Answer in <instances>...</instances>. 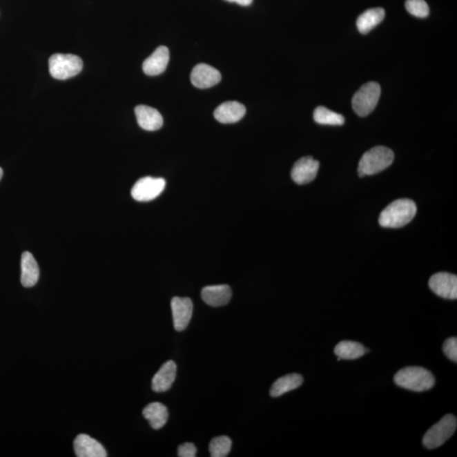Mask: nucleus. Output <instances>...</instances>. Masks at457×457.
I'll list each match as a JSON object with an SVG mask.
<instances>
[{"label": "nucleus", "mask_w": 457, "mask_h": 457, "mask_svg": "<svg viewBox=\"0 0 457 457\" xmlns=\"http://www.w3.org/2000/svg\"><path fill=\"white\" fill-rule=\"evenodd\" d=\"M417 213V206L410 200H398L381 212L378 223L385 228H400L407 226L414 220Z\"/></svg>", "instance_id": "f257e3e1"}, {"label": "nucleus", "mask_w": 457, "mask_h": 457, "mask_svg": "<svg viewBox=\"0 0 457 457\" xmlns=\"http://www.w3.org/2000/svg\"><path fill=\"white\" fill-rule=\"evenodd\" d=\"M394 381L398 387L416 392L429 391L436 384L432 373L421 367L400 369L396 373Z\"/></svg>", "instance_id": "f03ea898"}, {"label": "nucleus", "mask_w": 457, "mask_h": 457, "mask_svg": "<svg viewBox=\"0 0 457 457\" xmlns=\"http://www.w3.org/2000/svg\"><path fill=\"white\" fill-rule=\"evenodd\" d=\"M394 158V153L391 149L384 146H377L362 155L358 164V174L365 176L380 173L391 166Z\"/></svg>", "instance_id": "7ed1b4c3"}, {"label": "nucleus", "mask_w": 457, "mask_h": 457, "mask_svg": "<svg viewBox=\"0 0 457 457\" xmlns=\"http://www.w3.org/2000/svg\"><path fill=\"white\" fill-rule=\"evenodd\" d=\"M48 66L50 75L55 79L67 80L81 72L84 62L77 55L56 54L51 56Z\"/></svg>", "instance_id": "20e7f679"}, {"label": "nucleus", "mask_w": 457, "mask_h": 457, "mask_svg": "<svg viewBox=\"0 0 457 457\" xmlns=\"http://www.w3.org/2000/svg\"><path fill=\"white\" fill-rule=\"evenodd\" d=\"M381 95L380 85L377 82H368L355 93L352 99V108L356 114L365 117L377 106Z\"/></svg>", "instance_id": "39448f33"}, {"label": "nucleus", "mask_w": 457, "mask_h": 457, "mask_svg": "<svg viewBox=\"0 0 457 457\" xmlns=\"http://www.w3.org/2000/svg\"><path fill=\"white\" fill-rule=\"evenodd\" d=\"M457 420L454 415L445 416L436 425L431 427L423 437L422 444L426 448L440 447L454 434Z\"/></svg>", "instance_id": "423d86ee"}, {"label": "nucleus", "mask_w": 457, "mask_h": 457, "mask_svg": "<svg viewBox=\"0 0 457 457\" xmlns=\"http://www.w3.org/2000/svg\"><path fill=\"white\" fill-rule=\"evenodd\" d=\"M166 182L163 178L147 177L138 179L132 189V196L138 202H149L155 200L166 188Z\"/></svg>", "instance_id": "0eeeda50"}, {"label": "nucleus", "mask_w": 457, "mask_h": 457, "mask_svg": "<svg viewBox=\"0 0 457 457\" xmlns=\"http://www.w3.org/2000/svg\"><path fill=\"white\" fill-rule=\"evenodd\" d=\"M431 290L442 298H457V277L452 273L440 272L431 277L429 282Z\"/></svg>", "instance_id": "6e6552de"}, {"label": "nucleus", "mask_w": 457, "mask_h": 457, "mask_svg": "<svg viewBox=\"0 0 457 457\" xmlns=\"http://www.w3.org/2000/svg\"><path fill=\"white\" fill-rule=\"evenodd\" d=\"M172 315L176 331H183L188 326L193 317V303L188 298L175 297L171 300Z\"/></svg>", "instance_id": "1a4fd4ad"}, {"label": "nucleus", "mask_w": 457, "mask_h": 457, "mask_svg": "<svg viewBox=\"0 0 457 457\" xmlns=\"http://www.w3.org/2000/svg\"><path fill=\"white\" fill-rule=\"evenodd\" d=\"M320 162L313 157H304L295 163L291 170V178L298 185L309 184L316 178Z\"/></svg>", "instance_id": "9d476101"}, {"label": "nucleus", "mask_w": 457, "mask_h": 457, "mask_svg": "<svg viewBox=\"0 0 457 457\" xmlns=\"http://www.w3.org/2000/svg\"><path fill=\"white\" fill-rule=\"evenodd\" d=\"M221 80V74L218 70L206 64H198L195 66L191 81L195 87L201 89L209 88L218 84Z\"/></svg>", "instance_id": "9b49d317"}, {"label": "nucleus", "mask_w": 457, "mask_h": 457, "mask_svg": "<svg viewBox=\"0 0 457 457\" xmlns=\"http://www.w3.org/2000/svg\"><path fill=\"white\" fill-rule=\"evenodd\" d=\"M74 451L78 457H106L107 452L102 445L87 434H79L74 440Z\"/></svg>", "instance_id": "f8f14e48"}, {"label": "nucleus", "mask_w": 457, "mask_h": 457, "mask_svg": "<svg viewBox=\"0 0 457 457\" xmlns=\"http://www.w3.org/2000/svg\"><path fill=\"white\" fill-rule=\"evenodd\" d=\"M138 125L148 132H155L163 126V117L156 108L147 106H138L135 108Z\"/></svg>", "instance_id": "ddd939ff"}, {"label": "nucleus", "mask_w": 457, "mask_h": 457, "mask_svg": "<svg viewBox=\"0 0 457 457\" xmlns=\"http://www.w3.org/2000/svg\"><path fill=\"white\" fill-rule=\"evenodd\" d=\"M170 61V52L166 46H160L146 59L142 70L148 76H158L166 70Z\"/></svg>", "instance_id": "4468645a"}, {"label": "nucleus", "mask_w": 457, "mask_h": 457, "mask_svg": "<svg viewBox=\"0 0 457 457\" xmlns=\"http://www.w3.org/2000/svg\"><path fill=\"white\" fill-rule=\"evenodd\" d=\"M176 371H177V366L174 361H168L164 363L153 378V391L157 393L168 391L175 380Z\"/></svg>", "instance_id": "2eb2a0df"}, {"label": "nucleus", "mask_w": 457, "mask_h": 457, "mask_svg": "<svg viewBox=\"0 0 457 457\" xmlns=\"http://www.w3.org/2000/svg\"><path fill=\"white\" fill-rule=\"evenodd\" d=\"M245 114V106L237 101H228L220 104L213 113L217 121L223 124H232L241 121Z\"/></svg>", "instance_id": "dca6fc26"}, {"label": "nucleus", "mask_w": 457, "mask_h": 457, "mask_svg": "<svg viewBox=\"0 0 457 457\" xmlns=\"http://www.w3.org/2000/svg\"><path fill=\"white\" fill-rule=\"evenodd\" d=\"M232 297L231 287L227 284L206 286L202 290V298L211 307H221L228 304Z\"/></svg>", "instance_id": "f3484780"}, {"label": "nucleus", "mask_w": 457, "mask_h": 457, "mask_svg": "<svg viewBox=\"0 0 457 457\" xmlns=\"http://www.w3.org/2000/svg\"><path fill=\"white\" fill-rule=\"evenodd\" d=\"M21 282L24 287H32L39 282V267L32 254L29 252L22 253Z\"/></svg>", "instance_id": "a211bd4d"}, {"label": "nucleus", "mask_w": 457, "mask_h": 457, "mask_svg": "<svg viewBox=\"0 0 457 457\" xmlns=\"http://www.w3.org/2000/svg\"><path fill=\"white\" fill-rule=\"evenodd\" d=\"M142 414L153 429H162L166 425L168 418L166 407L159 402L148 405L142 411Z\"/></svg>", "instance_id": "6ab92c4d"}, {"label": "nucleus", "mask_w": 457, "mask_h": 457, "mask_svg": "<svg viewBox=\"0 0 457 457\" xmlns=\"http://www.w3.org/2000/svg\"><path fill=\"white\" fill-rule=\"evenodd\" d=\"M385 17V12L383 8H373L366 10L358 18L357 27L358 31L362 35H367L371 30L380 24Z\"/></svg>", "instance_id": "aec40b11"}, {"label": "nucleus", "mask_w": 457, "mask_h": 457, "mask_svg": "<svg viewBox=\"0 0 457 457\" xmlns=\"http://www.w3.org/2000/svg\"><path fill=\"white\" fill-rule=\"evenodd\" d=\"M302 383L303 378L300 374H288V376L278 378L273 383L271 389V396L272 397H279L299 388Z\"/></svg>", "instance_id": "412c9836"}, {"label": "nucleus", "mask_w": 457, "mask_h": 457, "mask_svg": "<svg viewBox=\"0 0 457 457\" xmlns=\"http://www.w3.org/2000/svg\"><path fill=\"white\" fill-rule=\"evenodd\" d=\"M335 353L340 359L346 360H354L362 358L366 353L365 347L362 344L355 342H342L335 348Z\"/></svg>", "instance_id": "4be33fe9"}, {"label": "nucleus", "mask_w": 457, "mask_h": 457, "mask_svg": "<svg viewBox=\"0 0 457 457\" xmlns=\"http://www.w3.org/2000/svg\"><path fill=\"white\" fill-rule=\"evenodd\" d=\"M313 119L320 125L342 126L344 123V116L329 108L320 106L314 110Z\"/></svg>", "instance_id": "5701e85b"}, {"label": "nucleus", "mask_w": 457, "mask_h": 457, "mask_svg": "<svg viewBox=\"0 0 457 457\" xmlns=\"http://www.w3.org/2000/svg\"><path fill=\"white\" fill-rule=\"evenodd\" d=\"M232 441L227 436H220L213 439L209 444V452L212 457H226L230 453Z\"/></svg>", "instance_id": "b1692460"}, {"label": "nucleus", "mask_w": 457, "mask_h": 457, "mask_svg": "<svg viewBox=\"0 0 457 457\" xmlns=\"http://www.w3.org/2000/svg\"><path fill=\"white\" fill-rule=\"evenodd\" d=\"M406 9L411 14L418 18H425L429 14V7L425 0H407Z\"/></svg>", "instance_id": "393cba45"}, {"label": "nucleus", "mask_w": 457, "mask_h": 457, "mask_svg": "<svg viewBox=\"0 0 457 457\" xmlns=\"http://www.w3.org/2000/svg\"><path fill=\"white\" fill-rule=\"evenodd\" d=\"M443 351L449 359H451V360L453 362H457L456 337H451V338L445 340L443 346Z\"/></svg>", "instance_id": "a878e982"}, {"label": "nucleus", "mask_w": 457, "mask_h": 457, "mask_svg": "<svg viewBox=\"0 0 457 457\" xmlns=\"http://www.w3.org/2000/svg\"><path fill=\"white\" fill-rule=\"evenodd\" d=\"M197 456V448L193 443H187L179 445L178 448V456L179 457H195Z\"/></svg>", "instance_id": "bb28decb"}, {"label": "nucleus", "mask_w": 457, "mask_h": 457, "mask_svg": "<svg viewBox=\"0 0 457 457\" xmlns=\"http://www.w3.org/2000/svg\"><path fill=\"white\" fill-rule=\"evenodd\" d=\"M228 2L237 3L240 6H249L253 3V0H226Z\"/></svg>", "instance_id": "cd10ccee"}, {"label": "nucleus", "mask_w": 457, "mask_h": 457, "mask_svg": "<svg viewBox=\"0 0 457 457\" xmlns=\"http://www.w3.org/2000/svg\"><path fill=\"white\" fill-rule=\"evenodd\" d=\"M3 176V170L1 168H0V179H1Z\"/></svg>", "instance_id": "c85d7f7f"}]
</instances>
